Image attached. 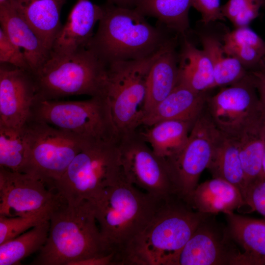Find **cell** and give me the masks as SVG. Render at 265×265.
Returning <instances> with one entry per match:
<instances>
[{
	"mask_svg": "<svg viewBox=\"0 0 265 265\" xmlns=\"http://www.w3.org/2000/svg\"><path fill=\"white\" fill-rule=\"evenodd\" d=\"M207 169L213 178L223 179L237 187L244 200V174L237 144L233 137L220 131Z\"/></svg>",
	"mask_w": 265,
	"mask_h": 265,
	"instance_id": "23",
	"label": "cell"
},
{
	"mask_svg": "<svg viewBox=\"0 0 265 265\" xmlns=\"http://www.w3.org/2000/svg\"><path fill=\"white\" fill-rule=\"evenodd\" d=\"M219 132L205 109L194 123L184 147L167 160L178 195L187 203L198 185L201 174L207 169Z\"/></svg>",
	"mask_w": 265,
	"mask_h": 265,
	"instance_id": "11",
	"label": "cell"
},
{
	"mask_svg": "<svg viewBox=\"0 0 265 265\" xmlns=\"http://www.w3.org/2000/svg\"><path fill=\"white\" fill-rule=\"evenodd\" d=\"M208 215L195 211L178 196L165 200L130 244L121 265H168Z\"/></svg>",
	"mask_w": 265,
	"mask_h": 265,
	"instance_id": "4",
	"label": "cell"
},
{
	"mask_svg": "<svg viewBox=\"0 0 265 265\" xmlns=\"http://www.w3.org/2000/svg\"><path fill=\"white\" fill-rule=\"evenodd\" d=\"M11 0L45 46L51 52L62 26L60 15L66 0H30L25 3Z\"/></svg>",
	"mask_w": 265,
	"mask_h": 265,
	"instance_id": "22",
	"label": "cell"
},
{
	"mask_svg": "<svg viewBox=\"0 0 265 265\" xmlns=\"http://www.w3.org/2000/svg\"><path fill=\"white\" fill-rule=\"evenodd\" d=\"M264 125V151L262 162V175L265 178V118Z\"/></svg>",
	"mask_w": 265,
	"mask_h": 265,
	"instance_id": "39",
	"label": "cell"
},
{
	"mask_svg": "<svg viewBox=\"0 0 265 265\" xmlns=\"http://www.w3.org/2000/svg\"><path fill=\"white\" fill-rule=\"evenodd\" d=\"M15 0L21 3H25L30 0Z\"/></svg>",
	"mask_w": 265,
	"mask_h": 265,
	"instance_id": "40",
	"label": "cell"
},
{
	"mask_svg": "<svg viewBox=\"0 0 265 265\" xmlns=\"http://www.w3.org/2000/svg\"><path fill=\"white\" fill-rule=\"evenodd\" d=\"M264 125L263 116L232 136L237 144L244 174L245 192L251 183L263 176Z\"/></svg>",
	"mask_w": 265,
	"mask_h": 265,
	"instance_id": "25",
	"label": "cell"
},
{
	"mask_svg": "<svg viewBox=\"0 0 265 265\" xmlns=\"http://www.w3.org/2000/svg\"><path fill=\"white\" fill-rule=\"evenodd\" d=\"M225 214L229 233L241 249L236 265H265V220Z\"/></svg>",
	"mask_w": 265,
	"mask_h": 265,
	"instance_id": "19",
	"label": "cell"
},
{
	"mask_svg": "<svg viewBox=\"0 0 265 265\" xmlns=\"http://www.w3.org/2000/svg\"><path fill=\"white\" fill-rule=\"evenodd\" d=\"M51 211L23 216L9 217L0 215V244L19 236L49 219Z\"/></svg>",
	"mask_w": 265,
	"mask_h": 265,
	"instance_id": "31",
	"label": "cell"
},
{
	"mask_svg": "<svg viewBox=\"0 0 265 265\" xmlns=\"http://www.w3.org/2000/svg\"><path fill=\"white\" fill-rule=\"evenodd\" d=\"M30 120L47 123L84 141L119 137L104 96L83 101L36 100Z\"/></svg>",
	"mask_w": 265,
	"mask_h": 265,
	"instance_id": "8",
	"label": "cell"
},
{
	"mask_svg": "<svg viewBox=\"0 0 265 265\" xmlns=\"http://www.w3.org/2000/svg\"><path fill=\"white\" fill-rule=\"evenodd\" d=\"M119 138L85 141L63 175L53 184V188L59 197L72 204L90 201L124 178Z\"/></svg>",
	"mask_w": 265,
	"mask_h": 265,
	"instance_id": "5",
	"label": "cell"
},
{
	"mask_svg": "<svg viewBox=\"0 0 265 265\" xmlns=\"http://www.w3.org/2000/svg\"><path fill=\"white\" fill-rule=\"evenodd\" d=\"M209 214L168 265H236L240 250L227 226Z\"/></svg>",
	"mask_w": 265,
	"mask_h": 265,
	"instance_id": "13",
	"label": "cell"
},
{
	"mask_svg": "<svg viewBox=\"0 0 265 265\" xmlns=\"http://www.w3.org/2000/svg\"><path fill=\"white\" fill-rule=\"evenodd\" d=\"M27 173L0 167V215L23 216L51 210L58 195Z\"/></svg>",
	"mask_w": 265,
	"mask_h": 265,
	"instance_id": "14",
	"label": "cell"
},
{
	"mask_svg": "<svg viewBox=\"0 0 265 265\" xmlns=\"http://www.w3.org/2000/svg\"><path fill=\"white\" fill-rule=\"evenodd\" d=\"M257 89L262 110L265 118V64L261 69L250 73Z\"/></svg>",
	"mask_w": 265,
	"mask_h": 265,
	"instance_id": "37",
	"label": "cell"
},
{
	"mask_svg": "<svg viewBox=\"0 0 265 265\" xmlns=\"http://www.w3.org/2000/svg\"><path fill=\"white\" fill-rule=\"evenodd\" d=\"M49 221L47 240L32 265H71L110 254L102 239L90 201L69 204L58 195Z\"/></svg>",
	"mask_w": 265,
	"mask_h": 265,
	"instance_id": "2",
	"label": "cell"
},
{
	"mask_svg": "<svg viewBox=\"0 0 265 265\" xmlns=\"http://www.w3.org/2000/svg\"><path fill=\"white\" fill-rule=\"evenodd\" d=\"M194 122L163 120L147 127L149 128L144 131L138 132L157 155L167 160L184 147Z\"/></svg>",
	"mask_w": 265,
	"mask_h": 265,
	"instance_id": "24",
	"label": "cell"
},
{
	"mask_svg": "<svg viewBox=\"0 0 265 265\" xmlns=\"http://www.w3.org/2000/svg\"><path fill=\"white\" fill-rule=\"evenodd\" d=\"M119 148L123 172L128 182L158 198L178 196L168 161L153 151L137 130L119 136Z\"/></svg>",
	"mask_w": 265,
	"mask_h": 265,
	"instance_id": "10",
	"label": "cell"
},
{
	"mask_svg": "<svg viewBox=\"0 0 265 265\" xmlns=\"http://www.w3.org/2000/svg\"><path fill=\"white\" fill-rule=\"evenodd\" d=\"M172 43L149 57L118 61L107 67L103 96L109 104L119 136L134 132L142 125L150 69L156 58Z\"/></svg>",
	"mask_w": 265,
	"mask_h": 265,
	"instance_id": "7",
	"label": "cell"
},
{
	"mask_svg": "<svg viewBox=\"0 0 265 265\" xmlns=\"http://www.w3.org/2000/svg\"><path fill=\"white\" fill-rule=\"evenodd\" d=\"M87 49L107 67L121 61L149 57L175 41L133 8L107 1Z\"/></svg>",
	"mask_w": 265,
	"mask_h": 265,
	"instance_id": "3",
	"label": "cell"
},
{
	"mask_svg": "<svg viewBox=\"0 0 265 265\" xmlns=\"http://www.w3.org/2000/svg\"><path fill=\"white\" fill-rule=\"evenodd\" d=\"M0 27L23 53L32 74L47 61L51 52L43 44L11 0L0 5Z\"/></svg>",
	"mask_w": 265,
	"mask_h": 265,
	"instance_id": "17",
	"label": "cell"
},
{
	"mask_svg": "<svg viewBox=\"0 0 265 265\" xmlns=\"http://www.w3.org/2000/svg\"><path fill=\"white\" fill-rule=\"evenodd\" d=\"M187 203L196 211L212 215L232 212L242 207L248 208L239 190L218 178L198 185Z\"/></svg>",
	"mask_w": 265,
	"mask_h": 265,
	"instance_id": "20",
	"label": "cell"
},
{
	"mask_svg": "<svg viewBox=\"0 0 265 265\" xmlns=\"http://www.w3.org/2000/svg\"><path fill=\"white\" fill-rule=\"evenodd\" d=\"M28 141V158L24 173L53 189L85 141L47 123L29 120L25 125Z\"/></svg>",
	"mask_w": 265,
	"mask_h": 265,
	"instance_id": "9",
	"label": "cell"
},
{
	"mask_svg": "<svg viewBox=\"0 0 265 265\" xmlns=\"http://www.w3.org/2000/svg\"><path fill=\"white\" fill-rule=\"evenodd\" d=\"M138 0H107V1L119 6L134 9Z\"/></svg>",
	"mask_w": 265,
	"mask_h": 265,
	"instance_id": "38",
	"label": "cell"
},
{
	"mask_svg": "<svg viewBox=\"0 0 265 265\" xmlns=\"http://www.w3.org/2000/svg\"><path fill=\"white\" fill-rule=\"evenodd\" d=\"M9 0H0V5L3 4L7 1H8Z\"/></svg>",
	"mask_w": 265,
	"mask_h": 265,
	"instance_id": "41",
	"label": "cell"
},
{
	"mask_svg": "<svg viewBox=\"0 0 265 265\" xmlns=\"http://www.w3.org/2000/svg\"><path fill=\"white\" fill-rule=\"evenodd\" d=\"M245 201L250 212L257 211L265 218V178L263 176L248 186Z\"/></svg>",
	"mask_w": 265,
	"mask_h": 265,
	"instance_id": "35",
	"label": "cell"
},
{
	"mask_svg": "<svg viewBox=\"0 0 265 265\" xmlns=\"http://www.w3.org/2000/svg\"><path fill=\"white\" fill-rule=\"evenodd\" d=\"M47 219L19 236L0 244V265H18L45 244L49 232Z\"/></svg>",
	"mask_w": 265,
	"mask_h": 265,
	"instance_id": "28",
	"label": "cell"
},
{
	"mask_svg": "<svg viewBox=\"0 0 265 265\" xmlns=\"http://www.w3.org/2000/svg\"><path fill=\"white\" fill-rule=\"evenodd\" d=\"M203 50L209 56L214 74L213 88L235 83L247 76L243 65L236 58L227 55L222 44L214 37H201Z\"/></svg>",
	"mask_w": 265,
	"mask_h": 265,
	"instance_id": "29",
	"label": "cell"
},
{
	"mask_svg": "<svg viewBox=\"0 0 265 265\" xmlns=\"http://www.w3.org/2000/svg\"><path fill=\"white\" fill-rule=\"evenodd\" d=\"M192 6L198 11L205 24L225 20L221 11L220 0H192Z\"/></svg>",
	"mask_w": 265,
	"mask_h": 265,
	"instance_id": "36",
	"label": "cell"
},
{
	"mask_svg": "<svg viewBox=\"0 0 265 265\" xmlns=\"http://www.w3.org/2000/svg\"><path fill=\"white\" fill-rule=\"evenodd\" d=\"M264 4L263 0H228L221 11L237 28L244 27L258 17Z\"/></svg>",
	"mask_w": 265,
	"mask_h": 265,
	"instance_id": "32",
	"label": "cell"
},
{
	"mask_svg": "<svg viewBox=\"0 0 265 265\" xmlns=\"http://www.w3.org/2000/svg\"><path fill=\"white\" fill-rule=\"evenodd\" d=\"M224 44L249 46L265 51V42L248 26L237 27L223 36Z\"/></svg>",
	"mask_w": 265,
	"mask_h": 265,
	"instance_id": "34",
	"label": "cell"
},
{
	"mask_svg": "<svg viewBox=\"0 0 265 265\" xmlns=\"http://www.w3.org/2000/svg\"><path fill=\"white\" fill-rule=\"evenodd\" d=\"M28 141L25 126H0V167L24 172L28 158Z\"/></svg>",
	"mask_w": 265,
	"mask_h": 265,
	"instance_id": "30",
	"label": "cell"
},
{
	"mask_svg": "<svg viewBox=\"0 0 265 265\" xmlns=\"http://www.w3.org/2000/svg\"><path fill=\"white\" fill-rule=\"evenodd\" d=\"M0 62L26 70L31 72L23 52L14 44L0 28Z\"/></svg>",
	"mask_w": 265,
	"mask_h": 265,
	"instance_id": "33",
	"label": "cell"
},
{
	"mask_svg": "<svg viewBox=\"0 0 265 265\" xmlns=\"http://www.w3.org/2000/svg\"><path fill=\"white\" fill-rule=\"evenodd\" d=\"M181 53L179 56V82L198 92L213 88V68L205 51L196 48L185 38Z\"/></svg>",
	"mask_w": 265,
	"mask_h": 265,
	"instance_id": "26",
	"label": "cell"
},
{
	"mask_svg": "<svg viewBox=\"0 0 265 265\" xmlns=\"http://www.w3.org/2000/svg\"><path fill=\"white\" fill-rule=\"evenodd\" d=\"M106 72V66L87 48L69 55L51 54L43 66L32 74L36 100H55L81 95L103 96Z\"/></svg>",
	"mask_w": 265,
	"mask_h": 265,
	"instance_id": "6",
	"label": "cell"
},
{
	"mask_svg": "<svg viewBox=\"0 0 265 265\" xmlns=\"http://www.w3.org/2000/svg\"><path fill=\"white\" fill-rule=\"evenodd\" d=\"M205 110L217 128L231 136L263 117L258 92L250 73L208 97Z\"/></svg>",
	"mask_w": 265,
	"mask_h": 265,
	"instance_id": "12",
	"label": "cell"
},
{
	"mask_svg": "<svg viewBox=\"0 0 265 265\" xmlns=\"http://www.w3.org/2000/svg\"><path fill=\"white\" fill-rule=\"evenodd\" d=\"M208 97L179 82L172 92L145 117L142 125L150 127L166 120L194 122L204 111Z\"/></svg>",
	"mask_w": 265,
	"mask_h": 265,
	"instance_id": "18",
	"label": "cell"
},
{
	"mask_svg": "<svg viewBox=\"0 0 265 265\" xmlns=\"http://www.w3.org/2000/svg\"><path fill=\"white\" fill-rule=\"evenodd\" d=\"M103 13L102 5L90 0H78L55 39L51 54L69 55L86 48Z\"/></svg>",
	"mask_w": 265,
	"mask_h": 265,
	"instance_id": "16",
	"label": "cell"
},
{
	"mask_svg": "<svg viewBox=\"0 0 265 265\" xmlns=\"http://www.w3.org/2000/svg\"><path fill=\"white\" fill-rule=\"evenodd\" d=\"M179 81V56L174 42L164 50L150 69L146 83L145 116L172 92Z\"/></svg>",
	"mask_w": 265,
	"mask_h": 265,
	"instance_id": "21",
	"label": "cell"
},
{
	"mask_svg": "<svg viewBox=\"0 0 265 265\" xmlns=\"http://www.w3.org/2000/svg\"><path fill=\"white\" fill-rule=\"evenodd\" d=\"M192 0H139L134 7L144 16L157 19L164 27L183 36L189 27Z\"/></svg>",
	"mask_w": 265,
	"mask_h": 265,
	"instance_id": "27",
	"label": "cell"
},
{
	"mask_svg": "<svg viewBox=\"0 0 265 265\" xmlns=\"http://www.w3.org/2000/svg\"><path fill=\"white\" fill-rule=\"evenodd\" d=\"M36 100L32 73L13 65L0 66V126L23 127L30 119Z\"/></svg>",
	"mask_w": 265,
	"mask_h": 265,
	"instance_id": "15",
	"label": "cell"
},
{
	"mask_svg": "<svg viewBox=\"0 0 265 265\" xmlns=\"http://www.w3.org/2000/svg\"><path fill=\"white\" fill-rule=\"evenodd\" d=\"M264 0V6H265V0Z\"/></svg>",
	"mask_w": 265,
	"mask_h": 265,
	"instance_id": "42",
	"label": "cell"
},
{
	"mask_svg": "<svg viewBox=\"0 0 265 265\" xmlns=\"http://www.w3.org/2000/svg\"><path fill=\"white\" fill-rule=\"evenodd\" d=\"M167 199L155 197L124 177L90 200L102 239L115 265H121L126 250L147 227Z\"/></svg>",
	"mask_w": 265,
	"mask_h": 265,
	"instance_id": "1",
	"label": "cell"
}]
</instances>
